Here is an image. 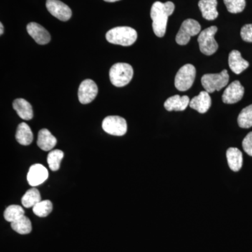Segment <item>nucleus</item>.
<instances>
[{"instance_id": "f257e3e1", "label": "nucleus", "mask_w": 252, "mask_h": 252, "mask_svg": "<svg viewBox=\"0 0 252 252\" xmlns=\"http://www.w3.org/2000/svg\"><path fill=\"white\" fill-rule=\"evenodd\" d=\"M175 4L172 1L162 3L156 1L151 9V18L153 23L154 32L158 37H162L166 32L167 20L175 11Z\"/></svg>"}, {"instance_id": "f03ea898", "label": "nucleus", "mask_w": 252, "mask_h": 252, "mask_svg": "<svg viewBox=\"0 0 252 252\" xmlns=\"http://www.w3.org/2000/svg\"><path fill=\"white\" fill-rule=\"evenodd\" d=\"M106 39L111 44L129 46L137 40V33L133 28L126 26L114 28L107 32Z\"/></svg>"}, {"instance_id": "7ed1b4c3", "label": "nucleus", "mask_w": 252, "mask_h": 252, "mask_svg": "<svg viewBox=\"0 0 252 252\" xmlns=\"http://www.w3.org/2000/svg\"><path fill=\"white\" fill-rule=\"evenodd\" d=\"M133 69L127 63H116L109 70V79L113 85L117 87H124L132 80Z\"/></svg>"}, {"instance_id": "20e7f679", "label": "nucleus", "mask_w": 252, "mask_h": 252, "mask_svg": "<svg viewBox=\"0 0 252 252\" xmlns=\"http://www.w3.org/2000/svg\"><path fill=\"white\" fill-rule=\"evenodd\" d=\"M229 75L226 69L219 74H206L201 78L202 85L209 94L220 91L228 85Z\"/></svg>"}, {"instance_id": "39448f33", "label": "nucleus", "mask_w": 252, "mask_h": 252, "mask_svg": "<svg viewBox=\"0 0 252 252\" xmlns=\"http://www.w3.org/2000/svg\"><path fill=\"white\" fill-rule=\"evenodd\" d=\"M218 28L211 26L204 30L200 33L198 38L200 51L206 56H212L217 52L219 46L215 39Z\"/></svg>"}, {"instance_id": "423d86ee", "label": "nucleus", "mask_w": 252, "mask_h": 252, "mask_svg": "<svg viewBox=\"0 0 252 252\" xmlns=\"http://www.w3.org/2000/svg\"><path fill=\"white\" fill-rule=\"evenodd\" d=\"M196 69L193 64H187L180 68L176 74L175 86L180 91H187L193 86Z\"/></svg>"}, {"instance_id": "0eeeda50", "label": "nucleus", "mask_w": 252, "mask_h": 252, "mask_svg": "<svg viewBox=\"0 0 252 252\" xmlns=\"http://www.w3.org/2000/svg\"><path fill=\"white\" fill-rule=\"evenodd\" d=\"M201 31L200 23L195 20H185L176 36V42L180 45H187L192 36L197 35Z\"/></svg>"}, {"instance_id": "6e6552de", "label": "nucleus", "mask_w": 252, "mask_h": 252, "mask_svg": "<svg viewBox=\"0 0 252 252\" xmlns=\"http://www.w3.org/2000/svg\"><path fill=\"white\" fill-rule=\"evenodd\" d=\"M102 128L107 133L114 136L125 135L127 130V122L119 116H109L102 122Z\"/></svg>"}, {"instance_id": "1a4fd4ad", "label": "nucleus", "mask_w": 252, "mask_h": 252, "mask_svg": "<svg viewBox=\"0 0 252 252\" xmlns=\"http://www.w3.org/2000/svg\"><path fill=\"white\" fill-rule=\"evenodd\" d=\"M98 93V88L94 81L86 79L81 82L78 91V97L81 104L91 103Z\"/></svg>"}, {"instance_id": "9d476101", "label": "nucleus", "mask_w": 252, "mask_h": 252, "mask_svg": "<svg viewBox=\"0 0 252 252\" xmlns=\"http://www.w3.org/2000/svg\"><path fill=\"white\" fill-rule=\"evenodd\" d=\"M46 8L50 14L61 21H67L72 17V10L59 0H47Z\"/></svg>"}, {"instance_id": "9b49d317", "label": "nucleus", "mask_w": 252, "mask_h": 252, "mask_svg": "<svg viewBox=\"0 0 252 252\" xmlns=\"http://www.w3.org/2000/svg\"><path fill=\"white\" fill-rule=\"evenodd\" d=\"M245 94V89L240 81H235L232 82L225 89L222 95V100L225 104H235L241 100Z\"/></svg>"}, {"instance_id": "f8f14e48", "label": "nucleus", "mask_w": 252, "mask_h": 252, "mask_svg": "<svg viewBox=\"0 0 252 252\" xmlns=\"http://www.w3.org/2000/svg\"><path fill=\"white\" fill-rule=\"evenodd\" d=\"M49 177V172L44 165L34 164L30 167L27 176L28 184L32 187H36L44 183Z\"/></svg>"}, {"instance_id": "ddd939ff", "label": "nucleus", "mask_w": 252, "mask_h": 252, "mask_svg": "<svg viewBox=\"0 0 252 252\" xmlns=\"http://www.w3.org/2000/svg\"><path fill=\"white\" fill-rule=\"evenodd\" d=\"M28 34L34 39V40L40 45H45L51 41V35L49 32L41 25L36 23H31L27 26Z\"/></svg>"}, {"instance_id": "4468645a", "label": "nucleus", "mask_w": 252, "mask_h": 252, "mask_svg": "<svg viewBox=\"0 0 252 252\" xmlns=\"http://www.w3.org/2000/svg\"><path fill=\"white\" fill-rule=\"evenodd\" d=\"M212 105V99L210 94L206 91H201L198 95L194 97L190 101L189 106L200 114H205L210 109Z\"/></svg>"}, {"instance_id": "2eb2a0df", "label": "nucleus", "mask_w": 252, "mask_h": 252, "mask_svg": "<svg viewBox=\"0 0 252 252\" xmlns=\"http://www.w3.org/2000/svg\"><path fill=\"white\" fill-rule=\"evenodd\" d=\"M228 64L230 69L236 74H241L250 66V63L246 60L243 59L240 51L237 50H233L230 53L228 56Z\"/></svg>"}, {"instance_id": "dca6fc26", "label": "nucleus", "mask_w": 252, "mask_h": 252, "mask_svg": "<svg viewBox=\"0 0 252 252\" xmlns=\"http://www.w3.org/2000/svg\"><path fill=\"white\" fill-rule=\"evenodd\" d=\"M190 99L188 96H181L179 94L172 96L169 97L164 103V107L168 112L172 111H177V112H182L185 110L190 103Z\"/></svg>"}, {"instance_id": "f3484780", "label": "nucleus", "mask_w": 252, "mask_h": 252, "mask_svg": "<svg viewBox=\"0 0 252 252\" xmlns=\"http://www.w3.org/2000/svg\"><path fill=\"white\" fill-rule=\"evenodd\" d=\"M217 0H200L198 2V6L201 11L203 17L207 21H214L219 16L217 11Z\"/></svg>"}, {"instance_id": "a211bd4d", "label": "nucleus", "mask_w": 252, "mask_h": 252, "mask_svg": "<svg viewBox=\"0 0 252 252\" xmlns=\"http://www.w3.org/2000/svg\"><path fill=\"white\" fill-rule=\"evenodd\" d=\"M57 143V140L48 129L44 128L39 130L38 133L37 145L45 152L52 150Z\"/></svg>"}, {"instance_id": "6ab92c4d", "label": "nucleus", "mask_w": 252, "mask_h": 252, "mask_svg": "<svg viewBox=\"0 0 252 252\" xmlns=\"http://www.w3.org/2000/svg\"><path fill=\"white\" fill-rule=\"evenodd\" d=\"M13 107L18 115L23 120H31L33 118V110L32 105L27 100L23 98L16 99L13 102Z\"/></svg>"}, {"instance_id": "aec40b11", "label": "nucleus", "mask_w": 252, "mask_h": 252, "mask_svg": "<svg viewBox=\"0 0 252 252\" xmlns=\"http://www.w3.org/2000/svg\"><path fill=\"white\" fill-rule=\"evenodd\" d=\"M228 165L233 171L238 172L243 166V154L238 148L231 147L226 152Z\"/></svg>"}, {"instance_id": "412c9836", "label": "nucleus", "mask_w": 252, "mask_h": 252, "mask_svg": "<svg viewBox=\"0 0 252 252\" xmlns=\"http://www.w3.org/2000/svg\"><path fill=\"white\" fill-rule=\"evenodd\" d=\"M16 139L21 145L28 146L32 142L33 134L30 126L26 123L18 125L16 132Z\"/></svg>"}, {"instance_id": "4be33fe9", "label": "nucleus", "mask_w": 252, "mask_h": 252, "mask_svg": "<svg viewBox=\"0 0 252 252\" xmlns=\"http://www.w3.org/2000/svg\"><path fill=\"white\" fill-rule=\"evenodd\" d=\"M11 228L21 235L29 234L32 231V223L29 218L23 216L11 223Z\"/></svg>"}, {"instance_id": "5701e85b", "label": "nucleus", "mask_w": 252, "mask_h": 252, "mask_svg": "<svg viewBox=\"0 0 252 252\" xmlns=\"http://www.w3.org/2000/svg\"><path fill=\"white\" fill-rule=\"evenodd\" d=\"M40 201V193L37 189L34 188L28 190L21 199L23 206L26 208L33 207Z\"/></svg>"}, {"instance_id": "b1692460", "label": "nucleus", "mask_w": 252, "mask_h": 252, "mask_svg": "<svg viewBox=\"0 0 252 252\" xmlns=\"http://www.w3.org/2000/svg\"><path fill=\"white\" fill-rule=\"evenodd\" d=\"M64 153L61 150L56 149V150L51 151L48 154L47 162L49 168L52 171H57L61 167V162L62 161Z\"/></svg>"}, {"instance_id": "393cba45", "label": "nucleus", "mask_w": 252, "mask_h": 252, "mask_svg": "<svg viewBox=\"0 0 252 252\" xmlns=\"http://www.w3.org/2000/svg\"><path fill=\"white\" fill-rule=\"evenodd\" d=\"M24 215L25 211L23 207L16 205H10L5 210L4 213L5 220L11 222V223L24 216Z\"/></svg>"}, {"instance_id": "a878e982", "label": "nucleus", "mask_w": 252, "mask_h": 252, "mask_svg": "<svg viewBox=\"0 0 252 252\" xmlns=\"http://www.w3.org/2000/svg\"><path fill=\"white\" fill-rule=\"evenodd\" d=\"M238 125L242 128H250L252 127V104L244 108L239 114Z\"/></svg>"}, {"instance_id": "bb28decb", "label": "nucleus", "mask_w": 252, "mask_h": 252, "mask_svg": "<svg viewBox=\"0 0 252 252\" xmlns=\"http://www.w3.org/2000/svg\"><path fill=\"white\" fill-rule=\"evenodd\" d=\"M34 215L39 217H46L53 210V204L50 200H43L32 207Z\"/></svg>"}, {"instance_id": "cd10ccee", "label": "nucleus", "mask_w": 252, "mask_h": 252, "mask_svg": "<svg viewBox=\"0 0 252 252\" xmlns=\"http://www.w3.org/2000/svg\"><path fill=\"white\" fill-rule=\"evenodd\" d=\"M227 10L232 14H238L245 9L246 6L245 0H223Z\"/></svg>"}, {"instance_id": "c85d7f7f", "label": "nucleus", "mask_w": 252, "mask_h": 252, "mask_svg": "<svg viewBox=\"0 0 252 252\" xmlns=\"http://www.w3.org/2000/svg\"><path fill=\"white\" fill-rule=\"evenodd\" d=\"M242 39L246 42H252V24H247L242 28L240 31Z\"/></svg>"}, {"instance_id": "c756f323", "label": "nucleus", "mask_w": 252, "mask_h": 252, "mask_svg": "<svg viewBox=\"0 0 252 252\" xmlns=\"http://www.w3.org/2000/svg\"><path fill=\"white\" fill-rule=\"evenodd\" d=\"M244 151L250 157H252V132H250L243 141Z\"/></svg>"}, {"instance_id": "7c9ffc66", "label": "nucleus", "mask_w": 252, "mask_h": 252, "mask_svg": "<svg viewBox=\"0 0 252 252\" xmlns=\"http://www.w3.org/2000/svg\"><path fill=\"white\" fill-rule=\"evenodd\" d=\"M0 29H1V31H0V34H2L4 33V27H3L2 23H0Z\"/></svg>"}, {"instance_id": "2f4dec72", "label": "nucleus", "mask_w": 252, "mask_h": 252, "mask_svg": "<svg viewBox=\"0 0 252 252\" xmlns=\"http://www.w3.org/2000/svg\"><path fill=\"white\" fill-rule=\"evenodd\" d=\"M107 2H115V1H119V0H104Z\"/></svg>"}]
</instances>
